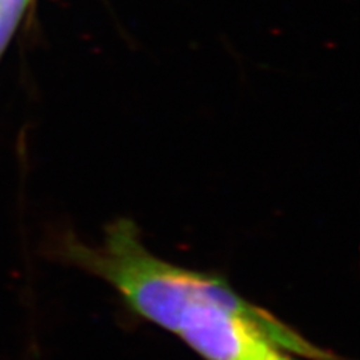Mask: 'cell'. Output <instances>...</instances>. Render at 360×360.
<instances>
[{"label":"cell","mask_w":360,"mask_h":360,"mask_svg":"<svg viewBox=\"0 0 360 360\" xmlns=\"http://www.w3.org/2000/svg\"><path fill=\"white\" fill-rule=\"evenodd\" d=\"M58 254L104 279L131 311L179 336L205 360H263L275 347L309 360H345L243 299L225 279L155 255L128 219L108 225L98 245L66 236Z\"/></svg>","instance_id":"cell-1"},{"label":"cell","mask_w":360,"mask_h":360,"mask_svg":"<svg viewBox=\"0 0 360 360\" xmlns=\"http://www.w3.org/2000/svg\"><path fill=\"white\" fill-rule=\"evenodd\" d=\"M30 0H0V58L13 38Z\"/></svg>","instance_id":"cell-2"},{"label":"cell","mask_w":360,"mask_h":360,"mask_svg":"<svg viewBox=\"0 0 360 360\" xmlns=\"http://www.w3.org/2000/svg\"><path fill=\"white\" fill-rule=\"evenodd\" d=\"M287 353L288 352L283 350V348L275 347V348H272V350L267 353V356L263 360H295V359H291Z\"/></svg>","instance_id":"cell-3"}]
</instances>
